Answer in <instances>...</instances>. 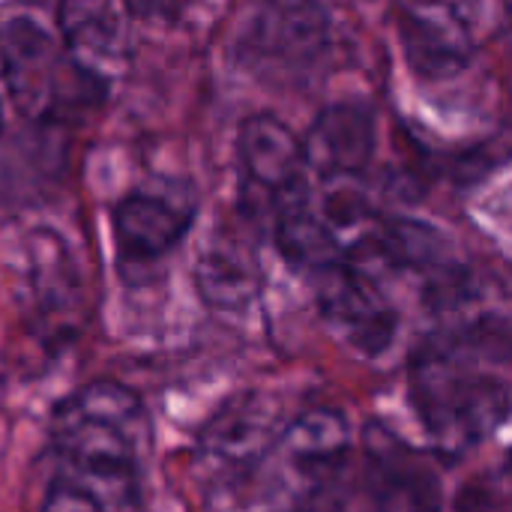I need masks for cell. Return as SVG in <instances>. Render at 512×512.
<instances>
[{
    "mask_svg": "<svg viewBox=\"0 0 512 512\" xmlns=\"http://www.w3.org/2000/svg\"><path fill=\"white\" fill-rule=\"evenodd\" d=\"M504 366L438 336H423L408 360V402L441 462L483 447L512 414Z\"/></svg>",
    "mask_w": 512,
    "mask_h": 512,
    "instance_id": "obj_2",
    "label": "cell"
},
{
    "mask_svg": "<svg viewBox=\"0 0 512 512\" xmlns=\"http://www.w3.org/2000/svg\"><path fill=\"white\" fill-rule=\"evenodd\" d=\"M288 420L261 393H243L222 405L198 438V483L210 510H231L261 489L267 471L279 468Z\"/></svg>",
    "mask_w": 512,
    "mask_h": 512,
    "instance_id": "obj_3",
    "label": "cell"
},
{
    "mask_svg": "<svg viewBox=\"0 0 512 512\" xmlns=\"http://www.w3.org/2000/svg\"><path fill=\"white\" fill-rule=\"evenodd\" d=\"M282 512H348L342 495L336 492V486H321V489H309L300 498H294Z\"/></svg>",
    "mask_w": 512,
    "mask_h": 512,
    "instance_id": "obj_13",
    "label": "cell"
},
{
    "mask_svg": "<svg viewBox=\"0 0 512 512\" xmlns=\"http://www.w3.org/2000/svg\"><path fill=\"white\" fill-rule=\"evenodd\" d=\"M111 225L120 258L147 264L183 240L192 225V207L174 192H132L114 207Z\"/></svg>",
    "mask_w": 512,
    "mask_h": 512,
    "instance_id": "obj_8",
    "label": "cell"
},
{
    "mask_svg": "<svg viewBox=\"0 0 512 512\" xmlns=\"http://www.w3.org/2000/svg\"><path fill=\"white\" fill-rule=\"evenodd\" d=\"M402 45L420 75H453L471 60L489 21V0H405Z\"/></svg>",
    "mask_w": 512,
    "mask_h": 512,
    "instance_id": "obj_6",
    "label": "cell"
},
{
    "mask_svg": "<svg viewBox=\"0 0 512 512\" xmlns=\"http://www.w3.org/2000/svg\"><path fill=\"white\" fill-rule=\"evenodd\" d=\"M60 36L75 60L99 75L96 63H114L126 39L117 0H66L60 12Z\"/></svg>",
    "mask_w": 512,
    "mask_h": 512,
    "instance_id": "obj_11",
    "label": "cell"
},
{
    "mask_svg": "<svg viewBox=\"0 0 512 512\" xmlns=\"http://www.w3.org/2000/svg\"><path fill=\"white\" fill-rule=\"evenodd\" d=\"M198 288L210 306L219 309H243L258 288V270L249 249L240 246L237 237H216L198 264Z\"/></svg>",
    "mask_w": 512,
    "mask_h": 512,
    "instance_id": "obj_12",
    "label": "cell"
},
{
    "mask_svg": "<svg viewBox=\"0 0 512 512\" xmlns=\"http://www.w3.org/2000/svg\"><path fill=\"white\" fill-rule=\"evenodd\" d=\"M0 78L18 111L36 123L69 120L102 93L99 75L75 60L60 33L30 15L0 21Z\"/></svg>",
    "mask_w": 512,
    "mask_h": 512,
    "instance_id": "obj_4",
    "label": "cell"
},
{
    "mask_svg": "<svg viewBox=\"0 0 512 512\" xmlns=\"http://www.w3.org/2000/svg\"><path fill=\"white\" fill-rule=\"evenodd\" d=\"M324 9L315 0H273L246 33V51L273 69L306 66L324 45Z\"/></svg>",
    "mask_w": 512,
    "mask_h": 512,
    "instance_id": "obj_9",
    "label": "cell"
},
{
    "mask_svg": "<svg viewBox=\"0 0 512 512\" xmlns=\"http://www.w3.org/2000/svg\"><path fill=\"white\" fill-rule=\"evenodd\" d=\"M150 420L114 381L66 396L48 423L33 512H141Z\"/></svg>",
    "mask_w": 512,
    "mask_h": 512,
    "instance_id": "obj_1",
    "label": "cell"
},
{
    "mask_svg": "<svg viewBox=\"0 0 512 512\" xmlns=\"http://www.w3.org/2000/svg\"><path fill=\"white\" fill-rule=\"evenodd\" d=\"M0 129H3V111H0Z\"/></svg>",
    "mask_w": 512,
    "mask_h": 512,
    "instance_id": "obj_14",
    "label": "cell"
},
{
    "mask_svg": "<svg viewBox=\"0 0 512 512\" xmlns=\"http://www.w3.org/2000/svg\"><path fill=\"white\" fill-rule=\"evenodd\" d=\"M312 282L321 321L345 348L363 357H381L393 345L399 309L387 294L381 273L339 261L312 273Z\"/></svg>",
    "mask_w": 512,
    "mask_h": 512,
    "instance_id": "obj_5",
    "label": "cell"
},
{
    "mask_svg": "<svg viewBox=\"0 0 512 512\" xmlns=\"http://www.w3.org/2000/svg\"><path fill=\"white\" fill-rule=\"evenodd\" d=\"M240 165L255 192H261L270 207L300 192L309 183L306 147L279 117L255 114L240 129Z\"/></svg>",
    "mask_w": 512,
    "mask_h": 512,
    "instance_id": "obj_7",
    "label": "cell"
},
{
    "mask_svg": "<svg viewBox=\"0 0 512 512\" xmlns=\"http://www.w3.org/2000/svg\"><path fill=\"white\" fill-rule=\"evenodd\" d=\"M306 165L327 180H354L372 159L375 123L372 114L357 105L327 108L303 138Z\"/></svg>",
    "mask_w": 512,
    "mask_h": 512,
    "instance_id": "obj_10",
    "label": "cell"
}]
</instances>
